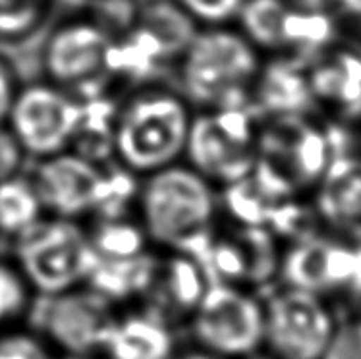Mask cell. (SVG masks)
I'll return each mask as SVG.
<instances>
[{
    "mask_svg": "<svg viewBox=\"0 0 361 359\" xmlns=\"http://www.w3.org/2000/svg\"><path fill=\"white\" fill-rule=\"evenodd\" d=\"M193 114L169 75L128 85L114 104L111 162L135 178L182 162Z\"/></svg>",
    "mask_w": 361,
    "mask_h": 359,
    "instance_id": "obj_1",
    "label": "cell"
},
{
    "mask_svg": "<svg viewBox=\"0 0 361 359\" xmlns=\"http://www.w3.org/2000/svg\"><path fill=\"white\" fill-rule=\"evenodd\" d=\"M132 214L157 251L200 257L221 224L219 190L185 162L140 178Z\"/></svg>",
    "mask_w": 361,
    "mask_h": 359,
    "instance_id": "obj_2",
    "label": "cell"
},
{
    "mask_svg": "<svg viewBox=\"0 0 361 359\" xmlns=\"http://www.w3.org/2000/svg\"><path fill=\"white\" fill-rule=\"evenodd\" d=\"M112 41L114 35L83 2L64 4L33 44V75L81 101L103 93H118L106 73Z\"/></svg>",
    "mask_w": 361,
    "mask_h": 359,
    "instance_id": "obj_5",
    "label": "cell"
},
{
    "mask_svg": "<svg viewBox=\"0 0 361 359\" xmlns=\"http://www.w3.org/2000/svg\"><path fill=\"white\" fill-rule=\"evenodd\" d=\"M213 280L200 257L185 251H159L157 269L143 305L182 332Z\"/></svg>",
    "mask_w": 361,
    "mask_h": 359,
    "instance_id": "obj_15",
    "label": "cell"
},
{
    "mask_svg": "<svg viewBox=\"0 0 361 359\" xmlns=\"http://www.w3.org/2000/svg\"><path fill=\"white\" fill-rule=\"evenodd\" d=\"M292 2H298V4L310 8H319V10H331L332 12V8L342 6L344 0H292Z\"/></svg>",
    "mask_w": 361,
    "mask_h": 359,
    "instance_id": "obj_32",
    "label": "cell"
},
{
    "mask_svg": "<svg viewBox=\"0 0 361 359\" xmlns=\"http://www.w3.org/2000/svg\"><path fill=\"white\" fill-rule=\"evenodd\" d=\"M37 296L23 279L14 259L0 253V332L30 324Z\"/></svg>",
    "mask_w": 361,
    "mask_h": 359,
    "instance_id": "obj_25",
    "label": "cell"
},
{
    "mask_svg": "<svg viewBox=\"0 0 361 359\" xmlns=\"http://www.w3.org/2000/svg\"><path fill=\"white\" fill-rule=\"evenodd\" d=\"M6 253L37 298L85 286L97 261L87 226L75 220L43 217L8 243Z\"/></svg>",
    "mask_w": 361,
    "mask_h": 359,
    "instance_id": "obj_7",
    "label": "cell"
},
{
    "mask_svg": "<svg viewBox=\"0 0 361 359\" xmlns=\"http://www.w3.org/2000/svg\"><path fill=\"white\" fill-rule=\"evenodd\" d=\"M118 308L93 288H74L37 298L30 327L64 359H99Z\"/></svg>",
    "mask_w": 361,
    "mask_h": 359,
    "instance_id": "obj_13",
    "label": "cell"
},
{
    "mask_svg": "<svg viewBox=\"0 0 361 359\" xmlns=\"http://www.w3.org/2000/svg\"><path fill=\"white\" fill-rule=\"evenodd\" d=\"M234 25L265 59L286 56L307 62L338 35L331 10L292 0H245Z\"/></svg>",
    "mask_w": 361,
    "mask_h": 359,
    "instance_id": "obj_10",
    "label": "cell"
},
{
    "mask_svg": "<svg viewBox=\"0 0 361 359\" xmlns=\"http://www.w3.org/2000/svg\"><path fill=\"white\" fill-rule=\"evenodd\" d=\"M0 359H64L37 330L23 324L0 332Z\"/></svg>",
    "mask_w": 361,
    "mask_h": 359,
    "instance_id": "obj_26",
    "label": "cell"
},
{
    "mask_svg": "<svg viewBox=\"0 0 361 359\" xmlns=\"http://www.w3.org/2000/svg\"><path fill=\"white\" fill-rule=\"evenodd\" d=\"M250 359H273V358H269V355H267V353H257V355H253V358H250Z\"/></svg>",
    "mask_w": 361,
    "mask_h": 359,
    "instance_id": "obj_34",
    "label": "cell"
},
{
    "mask_svg": "<svg viewBox=\"0 0 361 359\" xmlns=\"http://www.w3.org/2000/svg\"><path fill=\"white\" fill-rule=\"evenodd\" d=\"M197 28L230 25L236 22L245 0H174Z\"/></svg>",
    "mask_w": 361,
    "mask_h": 359,
    "instance_id": "obj_27",
    "label": "cell"
},
{
    "mask_svg": "<svg viewBox=\"0 0 361 359\" xmlns=\"http://www.w3.org/2000/svg\"><path fill=\"white\" fill-rule=\"evenodd\" d=\"M315 211L348 243H361V153L336 154L315 188Z\"/></svg>",
    "mask_w": 361,
    "mask_h": 359,
    "instance_id": "obj_18",
    "label": "cell"
},
{
    "mask_svg": "<svg viewBox=\"0 0 361 359\" xmlns=\"http://www.w3.org/2000/svg\"><path fill=\"white\" fill-rule=\"evenodd\" d=\"M342 8H346L350 14H361V0H344Z\"/></svg>",
    "mask_w": 361,
    "mask_h": 359,
    "instance_id": "obj_33",
    "label": "cell"
},
{
    "mask_svg": "<svg viewBox=\"0 0 361 359\" xmlns=\"http://www.w3.org/2000/svg\"><path fill=\"white\" fill-rule=\"evenodd\" d=\"M30 159L25 157L14 133L8 130V126L0 124V182L6 178L18 176L27 170Z\"/></svg>",
    "mask_w": 361,
    "mask_h": 359,
    "instance_id": "obj_29",
    "label": "cell"
},
{
    "mask_svg": "<svg viewBox=\"0 0 361 359\" xmlns=\"http://www.w3.org/2000/svg\"><path fill=\"white\" fill-rule=\"evenodd\" d=\"M64 4L66 0H0V49L33 47Z\"/></svg>",
    "mask_w": 361,
    "mask_h": 359,
    "instance_id": "obj_21",
    "label": "cell"
},
{
    "mask_svg": "<svg viewBox=\"0 0 361 359\" xmlns=\"http://www.w3.org/2000/svg\"><path fill=\"white\" fill-rule=\"evenodd\" d=\"M263 60L234 23L200 28L172 62L169 78L195 112L250 107Z\"/></svg>",
    "mask_w": 361,
    "mask_h": 359,
    "instance_id": "obj_3",
    "label": "cell"
},
{
    "mask_svg": "<svg viewBox=\"0 0 361 359\" xmlns=\"http://www.w3.org/2000/svg\"><path fill=\"white\" fill-rule=\"evenodd\" d=\"M323 359H361V315L340 319L336 334Z\"/></svg>",
    "mask_w": 361,
    "mask_h": 359,
    "instance_id": "obj_28",
    "label": "cell"
},
{
    "mask_svg": "<svg viewBox=\"0 0 361 359\" xmlns=\"http://www.w3.org/2000/svg\"><path fill=\"white\" fill-rule=\"evenodd\" d=\"M182 332L145 305L118 309L99 359H174Z\"/></svg>",
    "mask_w": 361,
    "mask_h": 359,
    "instance_id": "obj_17",
    "label": "cell"
},
{
    "mask_svg": "<svg viewBox=\"0 0 361 359\" xmlns=\"http://www.w3.org/2000/svg\"><path fill=\"white\" fill-rule=\"evenodd\" d=\"M250 107L261 120L311 112L313 99L305 62L286 56H269L263 60L251 89Z\"/></svg>",
    "mask_w": 361,
    "mask_h": 359,
    "instance_id": "obj_19",
    "label": "cell"
},
{
    "mask_svg": "<svg viewBox=\"0 0 361 359\" xmlns=\"http://www.w3.org/2000/svg\"><path fill=\"white\" fill-rule=\"evenodd\" d=\"M25 174L47 217L83 224L132 213L140 182L114 162L93 161L75 149L31 161Z\"/></svg>",
    "mask_w": 361,
    "mask_h": 359,
    "instance_id": "obj_4",
    "label": "cell"
},
{
    "mask_svg": "<svg viewBox=\"0 0 361 359\" xmlns=\"http://www.w3.org/2000/svg\"><path fill=\"white\" fill-rule=\"evenodd\" d=\"M313 109L361 118V47L334 41L305 62Z\"/></svg>",
    "mask_w": 361,
    "mask_h": 359,
    "instance_id": "obj_16",
    "label": "cell"
},
{
    "mask_svg": "<svg viewBox=\"0 0 361 359\" xmlns=\"http://www.w3.org/2000/svg\"><path fill=\"white\" fill-rule=\"evenodd\" d=\"M43 217L44 209L25 172L0 182V243H12Z\"/></svg>",
    "mask_w": 361,
    "mask_h": 359,
    "instance_id": "obj_23",
    "label": "cell"
},
{
    "mask_svg": "<svg viewBox=\"0 0 361 359\" xmlns=\"http://www.w3.org/2000/svg\"><path fill=\"white\" fill-rule=\"evenodd\" d=\"M263 353L273 359H323L340 319L329 298L276 284L263 293Z\"/></svg>",
    "mask_w": 361,
    "mask_h": 359,
    "instance_id": "obj_11",
    "label": "cell"
},
{
    "mask_svg": "<svg viewBox=\"0 0 361 359\" xmlns=\"http://www.w3.org/2000/svg\"><path fill=\"white\" fill-rule=\"evenodd\" d=\"M159 251H147L126 259L97 257L89 272L87 286L101 293L114 308L124 309L143 305L153 282Z\"/></svg>",
    "mask_w": 361,
    "mask_h": 359,
    "instance_id": "obj_20",
    "label": "cell"
},
{
    "mask_svg": "<svg viewBox=\"0 0 361 359\" xmlns=\"http://www.w3.org/2000/svg\"><path fill=\"white\" fill-rule=\"evenodd\" d=\"M174 359H216L213 355H209V353L201 352L197 348H193V346H188L184 342V346L180 348V352L174 355Z\"/></svg>",
    "mask_w": 361,
    "mask_h": 359,
    "instance_id": "obj_31",
    "label": "cell"
},
{
    "mask_svg": "<svg viewBox=\"0 0 361 359\" xmlns=\"http://www.w3.org/2000/svg\"><path fill=\"white\" fill-rule=\"evenodd\" d=\"M360 16H361V14H360Z\"/></svg>",
    "mask_w": 361,
    "mask_h": 359,
    "instance_id": "obj_35",
    "label": "cell"
},
{
    "mask_svg": "<svg viewBox=\"0 0 361 359\" xmlns=\"http://www.w3.org/2000/svg\"><path fill=\"white\" fill-rule=\"evenodd\" d=\"M81 118V99L37 75H25L4 124L31 162L72 149Z\"/></svg>",
    "mask_w": 361,
    "mask_h": 359,
    "instance_id": "obj_12",
    "label": "cell"
},
{
    "mask_svg": "<svg viewBox=\"0 0 361 359\" xmlns=\"http://www.w3.org/2000/svg\"><path fill=\"white\" fill-rule=\"evenodd\" d=\"M259 130L261 118L251 107L195 112L182 162L222 190L251 174Z\"/></svg>",
    "mask_w": 361,
    "mask_h": 359,
    "instance_id": "obj_8",
    "label": "cell"
},
{
    "mask_svg": "<svg viewBox=\"0 0 361 359\" xmlns=\"http://www.w3.org/2000/svg\"><path fill=\"white\" fill-rule=\"evenodd\" d=\"M263 293L213 282L182 329V338L216 359H250L263 352Z\"/></svg>",
    "mask_w": 361,
    "mask_h": 359,
    "instance_id": "obj_9",
    "label": "cell"
},
{
    "mask_svg": "<svg viewBox=\"0 0 361 359\" xmlns=\"http://www.w3.org/2000/svg\"><path fill=\"white\" fill-rule=\"evenodd\" d=\"M334 157L331 135L310 112L265 118L250 178L276 201L300 199L303 191H315Z\"/></svg>",
    "mask_w": 361,
    "mask_h": 359,
    "instance_id": "obj_6",
    "label": "cell"
},
{
    "mask_svg": "<svg viewBox=\"0 0 361 359\" xmlns=\"http://www.w3.org/2000/svg\"><path fill=\"white\" fill-rule=\"evenodd\" d=\"M279 236L269 228L236 226L221 220L201 261L213 282L263 293L281 274Z\"/></svg>",
    "mask_w": 361,
    "mask_h": 359,
    "instance_id": "obj_14",
    "label": "cell"
},
{
    "mask_svg": "<svg viewBox=\"0 0 361 359\" xmlns=\"http://www.w3.org/2000/svg\"><path fill=\"white\" fill-rule=\"evenodd\" d=\"M23 78L25 75H23L20 66H18L14 52L0 49V124L6 120L12 99H14L18 85H20V81Z\"/></svg>",
    "mask_w": 361,
    "mask_h": 359,
    "instance_id": "obj_30",
    "label": "cell"
},
{
    "mask_svg": "<svg viewBox=\"0 0 361 359\" xmlns=\"http://www.w3.org/2000/svg\"><path fill=\"white\" fill-rule=\"evenodd\" d=\"M85 226L93 251L101 259H126L153 251V245L132 213L91 220Z\"/></svg>",
    "mask_w": 361,
    "mask_h": 359,
    "instance_id": "obj_24",
    "label": "cell"
},
{
    "mask_svg": "<svg viewBox=\"0 0 361 359\" xmlns=\"http://www.w3.org/2000/svg\"><path fill=\"white\" fill-rule=\"evenodd\" d=\"M135 25L149 31L161 43L170 66L200 30L174 0H141Z\"/></svg>",
    "mask_w": 361,
    "mask_h": 359,
    "instance_id": "obj_22",
    "label": "cell"
}]
</instances>
